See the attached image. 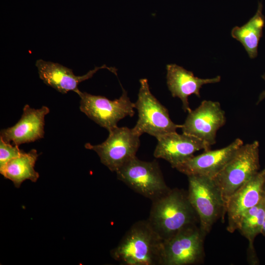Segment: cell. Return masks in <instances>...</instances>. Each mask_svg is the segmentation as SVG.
Instances as JSON below:
<instances>
[{
  "label": "cell",
  "mask_w": 265,
  "mask_h": 265,
  "mask_svg": "<svg viewBox=\"0 0 265 265\" xmlns=\"http://www.w3.org/2000/svg\"><path fill=\"white\" fill-rule=\"evenodd\" d=\"M147 221L164 241L183 229L197 224L199 218L189 201L187 192L174 188L153 201Z\"/></svg>",
  "instance_id": "cell-1"
},
{
  "label": "cell",
  "mask_w": 265,
  "mask_h": 265,
  "mask_svg": "<svg viewBox=\"0 0 265 265\" xmlns=\"http://www.w3.org/2000/svg\"><path fill=\"white\" fill-rule=\"evenodd\" d=\"M162 242L147 221H139L131 227L111 254L124 265H161Z\"/></svg>",
  "instance_id": "cell-2"
},
{
  "label": "cell",
  "mask_w": 265,
  "mask_h": 265,
  "mask_svg": "<svg viewBox=\"0 0 265 265\" xmlns=\"http://www.w3.org/2000/svg\"><path fill=\"white\" fill-rule=\"evenodd\" d=\"M187 196L199 218V228L206 236L226 212V203L213 179L200 175L187 176Z\"/></svg>",
  "instance_id": "cell-3"
},
{
  "label": "cell",
  "mask_w": 265,
  "mask_h": 265,
  "mask_svg": "<svg viewBox=\"0 0 265 265\" xmlns=\"http://www.w3.org/2000/svg\"><path fill=\"white\" fill-rule=\"evenodd\" d=\"M259 143L242 145L213 178L225 202L260 169Z\"/></svg>",
  "instance_id": "cell-4"
},
{
  "label": "cell",
  "mask_w": 265,
  "mask_h": 265,
  "mask_svg": "<svg viewBox=\"0 0 265 265\" xmlns=\"http://www.w3.org/2000/svg\"><path fill=\"white\" fill-rule=\"evenodd\" d=\"M138 98L134 107L138 112V120L132 128L141 136L146 133L157 139L167 133L175 132L182 125L174 123L167 108L150 91L148 80L141 79Z\"/></svg>",
  "instance_id": "cell-5"
},
{
  "label": "cell",
  "mask_w": 265,
  "mask_h": 265,
  "mask_svg": "<svg viewBox=\"0 0 265 265\" xmlns=\"http://www.w3.org/2000/svg\"><path fill=\"white\" fill-rule=\"evenodd\" d=\"M118 179L135 192L152 201L166 194L167 186L158 163L145 161L136 157L116 172Z\"/></svg>",
  "instance_id": "cell-6"
},
{
  "label": "cell",
  "mask_w": 265,
  "mask_h": 265,
  "mask_svg": "<svg viewBox=\"0 0 265 265\" xmlns=\"http://www.w3.org/2000/svg\"><path fill=\"white\" fill-rule=\"evenodd\" d=\"M108 136L103 143L92 145L87 143L86 149L95 151L101 162L111 171L116 172L136 157L140 146V135L132 129L118 126L108 131Z\"/></svg>",
  "instance_id": "cell-7"
},
{
  "label": "cell",
  "mask_w": 265,
  "mask_h": 265,
  "mask_svg": "<svg viewBox=\"0 0 265 265\" xmlns=\"http://www.w3.org/2000/svg\"><path fill=\"white\" fill-rule=\"evenodd\" d=\"M118 99L110 100L106 97L94 95L80 91V110L89 118L108 131L117 127L121 119L134 114V103H132L126 91Z\"/></svg>",
  "instance_id": "cell-8"
},
{
  "label": "cell",
  "mask_w": 265,
  "mask_h": 265,
  "mask_svg": "<svg viewBox=\"0 0 265 265\" xmlns=\"http://www.w3.org/2000/svg\"><path fill=\"white\" fill-rule=\"evenodd\" d=\"M205 237L199 227L194 224L163 241L161 265H188L200 263L204 256Z\"/></svg>",
  "instance_id": "cell-9"
},
{
  "label": "cell",
  "mask_w": 265,
  "mask_h": 265,
  "mask_svg": "<svg viewBox=\"0 0 265 265\" xmlns=\"http://www.w3.org/2000/svg\"><path fill=\"white\" fill-rule=\"evenodd\" d=\"M225 122V112L220 103L204 100L188 112L181 129L183 133L197 137L211 146L216 143L217 132Z\"/></svg>",
  "instance_id": "cell-10"
},
{
  "label": "cell",
  "mask_w": 265,
  "mask_h": 265,
  "mask_svg": "<svg viewBox=\"0 0 265 265\" xmlns=\"http://www.w3.org/2000/svg\"><path fill=\"white\" fill-rule=\"evenodd\" d=\"M265 199V167L238 189L226 203L228 216L227 230H237L243 213Z\"/></svg>",
  "instance_id": "cell-11"
},
{
  "label": "cell",
  "mask_w": 265,
  "mask_h": 265,
  "mask_svg": "<svg viewBox=\"0 0 265 265\" xmlns=\"http://www.w3.org/2000/svg\"><path fill=\"white\" fill-rule=\"evenodd\" d=\"M157 140L154 157L165 159L175 169L192 157L196 152L211 148L197 137L185 133L179 134L177 132L162 135Z\"/></svg>",
  "instance_id": "cell-12"
},
{
  "label": "cell",
  "mask_w": 265,
  "mask_h": 265,
  "mask_svg": "<svg viewBox=\"0 0 265 265\" xmlns=\"http://www.w3.org/2000/svg\"><path fill=\"white\" fill-rule=\"evenodd\" d=\"M49 112L50 109L45 106L35 109L25 105L20 119L14 126L1 130L0 138L17 146L43 138L45 117Z\"/></svg>",
  "instance_id": "cell-13"
},
{
  "label": "cell",
  "mask_w": 265,
  "mask_h": 265,
  "mask_svg": "<svg viewBox=\"0 0 265 265\" xmlns=\"http://www.w3.org/2000/svg\"><path fill=\"white\" fill-rule=\"evenodd\" d=\"M242 145V140L237 138L225 147L215 150L209 149L193 156L176 169L187 176L200 175L213 179Z\"/></svg>",
  "instance_id": "cell-14"
},
{
  "label": "cell",
  "mask_w": 265,
  "mask_h": 265,
  "mask_svg": "<svg viewBox=\"0 0 265 265\" xmlns=\"http://www.w3.org/2000/svg\"><path fill=\"white\" fill-rule=\"evenodd\" d=\"M35 65L37 68L39 78L43 82L62 94H66L72 91L77 94L80 91L79 84L93 76L100 69L106 68L117 75L116 69L104 65L95 67L82 76H76L73 70L58 63L38 59Z\"/></svg>",
  "instance_id": "cell-15"
},
{
  "label": "cell",
  "mask_w": 265,
  "mask_h": 265,
  "mask_svg": "<svg viewBox=\"0 0 265 265\" xmlns=\"http://www.w3.org/2000/svg\"><path fill=\"white\" fill-rule=\"evenodd\" d=\"M167 85L173 97L179 98L182 102L183 109L189 112L188 97L194 94L200 98V91L203 85L215 83L220 81L221 77L201 79L194 75L191 71L175 64L166 65Z\"/></svg>",
  "instance_id": "cell-16"
},
{
  "label": "cell",
  "mask_w": 265,
  "mask_h": 265,
  "mask_svg": "<svg viewBox=\"0 0 265 265\" xmlns=\"http://www.w3.org/2000/svg\"><path fill=\"white\" fill-rule=\"evenodd\" d=\"M263 7L262 3L259 2L255 14L243 26H234L231 32L232 37L242 44L251 59L258 55L259 43L263 34L265 17L262 13Z\"/></svg>",
  "instance_id": "cell-17"
},
{
  "label": "cell",
  "mask_w": 265,
  "mask_h": 265,
  "mask_svg": "<svg viewBox=\"0 0 265 265\" xmlns=\"http://www.w3.org/2000/svg\"><path fill=\"white\" fill-rule=\"evenodd\" d=\"M38 157L35 149H31L27 153L24 152L20 156L10 160L0 173L4 178L11 181L17 188L26 180L35 182L39 177L34 169Z\"/></svg>",
  "instance_id": "cell-18"
},
{
  "label": "cell",
  "mask_w": 265,
  "mask_h": 265,
  "mask_svg": "<svg viewBox=\"0 0 265 265\" xmlns=\"http://www.w3.org/2000/svg\"><path fill=\"white\" fill-rule=\"evenodd\" d=\"M265 216V199L245 212L241 217L237 230L249 242L248 260L251 264L259 263L253 243L256 236L261 234Z\"/></svg>",
  "instance_id": "cell-19"
},
{
  "label": "cell",
  "mask_w": 265,
  "mask_h": 265,
  "mask_svg": "<svg viewBox=\"0 0 265 265\" xmlns=\"http://www.w3.org/2000/svg\"><path fill=\"white\" fill-rule=\"evenodd\" d=\"M24 152L19 149V146L6 143L0 138V171L10 160L20 156Z\"/></svg>",
  "instance_id": "cell-20"
},
{
  "label": "cell",
  "mask_w": 265,
  "mask_h": 265,
  "mask_svg": "<svg viewBox=\"0 0 265 265\" xmlns=\"http://www.w3.org/2000/svg\"><path fill=\"white\" fill-rule=\"evenodd\" d=\"M262 78L265 81V74H264V75L262 76ZM264 99H265V90H264L263 91H262L261 93V94H260L257 104L260 103Z\"/></svg>",
  "instance_id": "cell-21"
},
{
  "label": "cell",
  "mask_w": 265,
  "mask_h": 265,
  "mask_svg": "<svg viewBox=\"0 0 265 265\" xmlns=\"http://www.w3.org/2000/svg\"><path fill=\"white\" fill-rule=\"evenodd\" d=\"M261 234L265 237V216L264 221V223L263 225Z\"/></svg>",
  "instance_id": "cell-22"
}]
</instances>
